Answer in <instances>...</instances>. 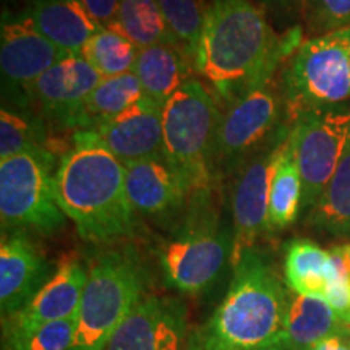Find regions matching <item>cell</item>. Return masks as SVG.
Listing matches in <instances>:
<instances>
[{
  "instance_id": "27",
  "label": "cell",
  "mask_w": 350,
  "mask_h": 350,
  "mask_svg": "<svg viewBox=\"0 0 350 350\" xmlns=\"http://www.w3.org/2000/svg\"><path fill=\"white\" fill-rule=\"evenodd\" d=\"M138 52V47L120 33L100 28L83 47L81 55L100 77L112 78L133 73Z\"/></svg>"
},
{
  "instance_id": "17",
  "label": "cell",
  "mask_w": 350,
  "mask_h": 350,
  "mask_svg": "<svg viewBox=\"0 0 350 350\" xmlns=\"http://www.w3.org/2000/svg\"><path fill=\"white\" fill-rule=\"evenodd\" d=\"M122 164L163 157V106L143 96L94 130Z\"/></svg>"
},
{
  "instance_id": "18",
  "label": "cell",
  "mask_w": 350,
  "mask_h": 350,
  "mask_svg": "<svg viewBox=\"0 0 350 350\" xmlns=\"http://www.w3.org/2000/svg\"><path fill=\"white\" fill-rule=\"evenodd\" d=\"M126 196L135 213L165 216L180 209L188 200L182 177L165 157H148L125 164Z\"/></svg>"
},
{
  "instance_id": "4",
  "label": "cell",
  "mask_w": 350,
  "mask_h": 350,
  "mask_svg": "<svg viewBox=\"0 0 350 350\" xmlns=\"http://www.w3.org/2000/svg\"><path fill=\"white\" fill-rule=\"evenodd\" d=\"M221 120L213 93L193 78L163 106V152L182 177L188 195L216 185L214 154Z\"/></svg>"
},
{
  "instance_id": "34",
  "label": "cell",
  "mask_w": 350,
  "mask_h": 350,
  "mask_svg": "<svg viewBox=\"0 0 350 350\" xmlns=\"http://www.w3.org/2000/svg\"><path fill=\"white\" fill-rule=\"evenodd\" d=\"M261 2L274 8H294L301 7L304 0H261Z\"/></svg>"
},
{
  "instance_id": "12",
  "label": "cell",
  "mask_w": 350,
  "mask_h": 350,
  "mask_svg": "<svg viewBox=\"0 0 350 350\" xmlns=\"http://www.w3.org/2000/svg\"><path fill=\"white\" fill-rule=\"evenodd\" d=\"M100 80L103 77L85 57L70 54L26 88L20 104L31 107L41 119L73 130L81 104Z\"/></svg>"
},
{
  "instance_id": "7",
  "label": "cell",
  "mask_w": 350,
  "mask_h": 350,
  "mask_svg": "<svg viewBox=\"0 0 350 350\" xmlns=\"http://www.w3.org/2000/svg\"><path fill=\"white\" fill-rule=\"evenodd\" d=\"M288 120L350 98V26L305 41L284 75Z\"/></svg>"
},
{
  "instance_id": "22",
  "label": "cell",
  "mask_w": 350,
  "mask_h": 350,
  "mask_svg": "<svg viewBox=\"0 0 350 350\" xmlns=\"http://www.w3.org/2000/svg\"><path fill=\"white\" fill-rule=\"evenodd\" d=\"M143 96V88L135 73L103 78L81 104L73 122V130L94 131L138 103Z\"/></svg>"
},
{
  "instance_id": "10",
  "label": "cell",
  "mask_w": 350,
  "mask_h": 350,
  "mask_svg": "<svg viewBox=\"0 0 350 350\" xmlns=\"http://www.w3.org/2000/svg\"><path fill=\"white\" fill-rule=\"evenodd\" d=\"M301 177V208L312 209L334 175L350 139V106L317 109L292 126Z\"/></svg>"
},
{
  "instance_id": "31",
  "label": "cell",
  "mask_w": 350,
  "mask_h": 350,
  "mask_svg": "<svg viewBox=\"0 0 350 350\" xmlns=\"http://www.w3.org/2000/svg\"><path fill=\"white\" fill-rule=\"evenodd\" d=\"M300 8L308 28L318 36L350 26V0H304Z\"/></svg>"
},
{
  "instance_id": "5",
  "label": "cell",
  "mask_w": 350,
  "mask_h": 350,
  "mask_svg": "<svg viewBox=\"0 0 350 350\" xmlns=\"http://www.w3.org/2000/svg\"><path fill=\"white\" fill-rule=\"evenodd\" d=\"M190 206L183 224L159 245L165 282L185 294H198L213 286L230 261L234 232L222 227L214 208V188L188 196Z\"/></svg>"
},
{
  "instance_id": "19",
  "label": "cell",
  "mask_w": 350,
  "mask_h": 350,
  "mask_svg": "<svg viewBox=\"0 0 350 350\" xmlns=\"http://www.w3.org/2000/svg\"><path fill=\"white\" fill-rule=\"evenodd\" d=\"M26 15L47 41L68 54H81L86 42L103 28L80 0H31Z\"/></svg>"
},
{
  "instance_id": "28",
  "label": "cell",
  "mask_w": 350,
  "mask_h": 350,
  "mask_svg": "<svg viewBox=\"0 0 350 350\" xmlns=\"http://www.w3.org/2000/svg\"><path fill=\"white\" fill-rule=\"evenodd\" d=\"M54 139L41 117L23 116L12 109L0 111V161L29 150H46L55 154Z\"/></svg>"
},
{
  "instance_id": "29",
  "label": "cell",
  "mask_w": 350,
  "mask_h": 350,
  "mask_svg": "<svg viewBox=\"0 0 350 350\" xmlns=\"http://www.w3.org/2000/svg\"><path fill=\"white\" fill-rule=\"evenodd\" d=\"M167 26L178 47L190 57H193L198 47L208 5L204 0H157Z\"/></svg>"
},
{
  "instance_id": "16",
  "label": "cell",
  "mask_w": 350,
  "mask_h": 350,
  "mask_svg": "<svg viewBox=\"0 0 350 350\" xmlns=\"http://www.w3.org/2000/svg\"><path fill=\"white\" fill-rule=\"evenodd\" d=\"M55 271L23 232L2 235L0 310L2 319L18 313L46 286Z\"/></svg>"
},
{
  "instance_id": "25",
  "label": "cell",
  "mask_w": 350,
  "mask_h": 350,
  "mask_svg": "<svg viewBox=\"0 0 350 350\" xmlns=\"http://www.w3.org/2000/svg\"><path fill=\"white\" fill-rule=\"evenodd\" d=\"M308 222L336 237L350 235V139L334 175L310 209Z\"/></svg>"
},
{
  "instance_id": "20",
  "label": "cell",
  "mask_w": 350,
  "mask_h": 350,
  "mask_svg": "<svg viewBox=\"0 0 350 350\" xmlns=\"http://www.w3.org/2000/svg\"><path fill=\"white\" fill-rule=\"evenodd\" d=\"M195 72L190 57L175 44H156L139 49L133 73L137 75L146 98L164 106L165 100L191 80Z\"/></svg>"
},
{
  "instance_id": "14",
  "label": "cell",
  "mask_w": 350,
  "mask_h": 350,
  "mask_svg": "<svg viewBox=\"0 0 350 350\" xmlns=\"http://www.w3.org/2000/svg\"><path fill=\"white\" fill-rule=\"evenodd\" d=\"M185 305L177 299L144 295L120 323L106 350H185Z\"/></svg>"
},
{
  "instance_id": "1",
  "label": "cell",
  "mask_w": 350,
  "mask_h": 350,
  "mask_svg": "<svg viewBox=\"0 0 350 350\" xmlns=\"http://www.w3.org/2000/svg\"><path fill=\"white\" fill-rule=\"evenodd\" d=\"M284 46L261 8L250 0H211L193 68L230 104L273 80Z\"/></svg>"
},
{
  "instance_id": "15",
  "label": "cell",
  "mask_w": 350,
  "mask_h": 350,
  "mask_svg": "<svg viewBox=\"0 0 350 350\" xmlns=\"http://www.w3.org/2000/svg\"><path fill=\"white\" fill-rule=\"evenodd\" d=\"M88 271L73 258L59 265L36 297L18 313L2 319V342L18 339L36 327L78 314Z\"/></svg>"
},
{
  "instance_id": "2",
  "label": "cell",
  "mask_w": 350,
  "mask_h": 350,
  "mask_svg": "<svg viewBox=\"0 0 350 350\" xmlns=\"http://www.w3.org/2000/svg\"><path fill=\"white\" fill-rule=\"evenodd\" d=\"M55 193L83 240L106 243L133 235L138 219L125 188V167L98 133L75 131L55 172Z\"/></svg>"
},
{
  "instance_id": "23",
  "label": "cell",
  "mask_w": 350,
  "mask_h": 350,
  "mask_svg": "<svg viewBox=\"0 0 350 350\" xmlns=\"http://www.w3.org/2000/svg\"><path fill=\"white\" fill-rule=\"evenodd\" d=\"M284 273L295 294L325 300L329 281V253L312 240H292L286 252Z\"/></svg>"
},
{
  "instance_id": "30",
  "label": "cell",
  "mask_w": 350,
  "mask_h": 350,
  "mask_svg": "<svg viewBox=\"0 0 350 350\" xmlns=\"http://www.w3.org/2000/svg\"><path fill=\"white\" fill-rule=\"evenodd\" d=\"M77 336V317L47 323L18 339L2 342V350H72Z\"/></svg>"
},
{
  "instance_id": "21",
  "label": "cell",
  "mask_w": 350,
  "mask_h": 350,
  "mask_svg": "<svg viewBox=\"0 0 350 350\" xmlns=\"http://www.w3.org/2000/svg\"><path fill=\"white\" fill-rule=\"evenodd\" d=\"M350 327L326 300L295 294L288 295L286 312V350H308L321 339L349 332Z\"/></svg>"
},
{
  "instance_id": "8",
  "label": "cell",
  "mask_w": 350,
  "mask_h": 350,
  "mask_svg": "<svg viewBox=\"0 0 350 350\" xmlns=\"http://www.w3.org/2000/svg\"><path fill=\"white\" fill-rule=\"evenodd\" d=\"M57 156L29 150L0 161V217L7 227L52 235L65 226L55 193Z\"/></svg>"
},
{
  "instance_id": "33",
  "label": "cell",
  "mask_w": 350,
  "mask_h": 350,
  "mask_svg": "<svg viewBox=\"0 0 350 350\" xmlns=\"http://www.w3.org/2000/svg\"><path fill=\"white\" fill-rule=\"evenodd\" d=\"M308 350H350V331L321 339Z\"/></svg>"
},
{
  "instance_id": "32",
  "label": "cell",
  "mask_w": 350,
  "mask_h": 350,
  "mask_svg": "<svg viewBox=\"0 0 350 350\" xmlns=\"http://www.w3.org/2000/svg\"><path fill=\"white\" fill-rule=\"evenodd\" d=\"M88 15L103 28H109L119 10L120 0H80Z\"/></svg>"
},
{
  "instance_id": "3",
  "label": "cell",
  "mask_w": 350,
  "mask_h": 350,
  "mask_svg": "<svg viewBox=\"0 0 350 350\" xmlns=\"http://www.w3.org/2000/svg\"><path fill=\"white\" fill-rule=\"evenodd\" d=\"M287 304L273 262L250 248L234 266L224 300L190 336L187 350H286Z\"/></svg>"
},
{
  "instance_id": "13",
  "label": "cell",
  "mask_w": 350,
  "mask_h": 350,
  "mask_svg": "<svg viewBox=\"0 0 350 350\" xmlns=\"http://www.w3.org/2000/svg\"><path fill=\"white\" fill-rule=\"evenodd\" d=\"M68 55V52L59 49L38 31L26 12L21 15L3 13L0 68L3 88L18 98L16 104H20L26 88Z\"/></svg>"
},
{
  "instance_id": "11",
  "label": "cell",
  "mask_w": 350,
  "mask_h": 350,
  "mask_svg": "<svg viewBox=\"0 0 350 350\" xmlns=\"http://www.w3.org/2000/svg\"><path fill=\"white\" fill-rule=\"evenodd\" d=\"M292 129L281 126L278 133L261 146L237 170L232 188V219L234 247L230 265L234 268L247 250L255 248L256 240L269 230L271 182L281 156L282 146Z\"/></svg>"
},
{
  "instance_id": "26",
  "label": "cell",
  "mask_w": 350,
  "mask_h": 350,
  "mask_svg": "<svg viewBox=\"0 0 350 350\" xmlns=\"http://www.w3.org/2000/svg\"><path fill=\"white\" fill-rule=\"evenodd\" d=\"M301 208V177L294 150L292 130L284 143L275 165L269 195V227L286 229L299 216Z\"/></svg>"
},
{
  "instance_id": "6",
  "label": "cell",
  "mask_w": 350,
  "mask_h": 350,
  "mask_svg": "<svg viewBox=\"0 0 350 350\" xmlns=\"http://www.w3.org/2000/svg\"><path fill=\"white\" fill-rule=\"evenodd\" d=\"M146 273L131 250H106L93 258L77 314L72 350H106L120 323L144 297Z\"/></svg>"
},
{
  "instance_id": "9",
  "label": "cell",
  "mask_w": 350,
  "mask_h": 350,
  "mask_svg": "<svg viewBox=\"0 0 350 350\" xmlns=\"http://www.w3.org/2000/svg\"><path fill=\"white\" fill-rule=\"evenodd\" d=\"M284 99L273 80L234 99L222 113L216 139L214 169L217 178L237 174L247 159L281 129Z\"/></svg>"
},
{
  "instance_id": "24",
  "label": "cell",
  "mask_w": 350,
  "mask_h": 350,
  "mask_svg": "<svg viewBox=\"0 0 350 350\" xmlns=\"http://www.w3.org/2000/svg\"><path fill=\"white\" fill-rule=\"evenodd\" d=\"M109 29L130 39L138 49L156 44H175L157 0H120Z\"/></svg>"
}]
</instances>
